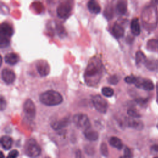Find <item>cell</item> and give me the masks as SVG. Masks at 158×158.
<instances>
[{
    "instance_id": "cell-5",
    "label": "cell",
    "mask_w": 158,
    "mask_h": 158,
    "mask_svg": "<svg viewBox=\"0 0 158 158\" xmlns=\"http://www.w3.org/2000/svg\"><path fill=\"white\" fill-rule=\"evenodd\" d=\"M92 102L95 109L99 112L104 114L108 108V104L106 99L100 95H95L92 98Z\"/></svg>"
},
{
    "instance_id": "cell-36",
    "label": "cell",
    "mask_w": 158,
    "mask_h": 158,
    "mask_svg": "<svg viewBox=\"0 0 158 158\" xmlns=\"http://www.w3.org/2000/svg\"><path fill=\"white\" fill-rule=\"evenodd\" d=\"M136 102H138V104H141V105H143V104H146V100L145 99H136Z\"/></svg>"
},
{
    "instance_id": "cell-37",
    "label": "cell",
    "mask_w": 158,
    "mask_h": 158,
    "mask_svg": "<svg viewBox=\"0 0 158 158\" xmlns=\"http://www.w3.org/2000/svg\"><path fill=\"white\" fill-rule=\"evenodd\" d=\"M156 91H157V101H158V82L156 85Z\"/></svg>"
},
{
    "instance_id": "cell-11",
    "label": "cell",
    "mask_w": 158,
    "mask_h": 158,
    "mask_svg": "<svg viewBox=\"0 0 158 158\" xmlns=\"http://www.w3.org/2000/svg\"><path fill=\"white\" fill-rule=\"evenodd\" d=\"M14 33V29L11 25L9 23L4 22L1 24L0 26V36H2L6 38L12 36Z\"/></svg>"
},
{
    "instance_id": "cell-31",
    "label": "cell",
    "mask_w": 158,
    "mask_h": 158,
    "mask_svg": "<svg viewBox=\"0 0 158 158\" xmlns=\"http://www.w3.org/2000/svg\"><path fill=\"white\" fill-rule=\"evenodd\" d=\"M132 157L133 155L131 150L128 148L126 147L124 149V155L120 158H132Z\"/></svg>"
},
{
    "instance_id": "cell-14",
    "label": "cell",
    "mask_w": 158,
    "mask_h": 158,
    "mask_svg": "<svg viewBox=\"0 0 158 158\" xmlns=\"http://www.w3.org/2000/svg\"><path fill=\"white\" fill-rule=\"evenodd\" d=\"M88 9L89 12L93 14H98L101 11V6L99 4L94 1V0H91L88 2Z\"/></svg>"
},
{
    "instance_id": "cell-43",
    "label": "cell",
    "mask_w": 158,
    "mask_h": 158,
    "mask_svg": "<svg viewBox=\"0 0 158 158\" xmlns=\"http://www.w3.org/2000/svg\"><path fill=\"white\" fill-rule=\"evenodd\" d=\"M157 103H158V101H157Z\"/></svg>"
},
{
    "instance_id": "cell-7",
    "label": "cell",
    "mask_w": 158,
    "mask_h": 158,
    "mask_svg": "<svg viewBox=\"0 0 158 158\" xmlns=\"http://www.w3.org/2000/svg\"><path fill=\"white\" fill-rule=\"evenodd\" d=\"M71 9L72 6L69 2H62L57 6V15L59 18L65 19L69 16Z\"/></svg>"
},
{
    "instance_id": "cell-21",
    "label": "cell",
    "mask_w": 158,
    "mask_h": 158,
    "mask_svg": "<svg viewBox=\"0 0 158 158\" xmlns=\"http://www.w3.org/2000/svg\"><path fill=\"white\" fill-rule=\"evenodd\" d=\"M127 2L124 1H120L117 2L116 6V10L119 14L123 15L125 14L127 12Z\"/></svg>"
},
{
    "instance_id": "cell-15",
    "label": "cell",
    "mask_w": 158,
    "mask_h": 158,
    "mask_svg": "<svg viewBox=\"0 0 158 158\" xmlns=\"http://www.w3.org/2000/svg\"><path fill=\"white\" fill-rule=\"evenodd\" d=\"M130 28H131V33L134 35L138 36L140 34L141 28H140V25H139L138 18H134L131 20L130 23Z\"/></svg>"
},
{
    "instance_id": "cell-2",
    "label": "cell",
    "mask_w": 158,
    "mask_h": 158,
    "mask_svg": "<svg viewBox=\"0 0 158 158\" xmlns=\"http://www.w3.org/2000/svg\"><path fill=\"white\" fill-rule=\"evenodd\" d=\"M40 101L48 106H57L63 101L62 95L54 90H47L41 93L39 96Z\"/></svg>"
},
{
    "instance_id": "cell-33",
    "label": "cell",
    "mask_w": 158,
    "mask_h": 158,
    "mask_svg": "<svg viewBox=\"0 0 158 158\" xmlns=\"http://www.w3.org/2000/svg\"><path fill=\"white\" fill-rule=\"evenodd\" d=\"M19 155V152L16 149L12 150L8 154V157L11 158H16Z\"/></svg>"
},
{
    "instance_id": "cell-35",
    "label": "cell",
    "mask_w": 158,
    "mask_h": 158,
    "mask_svg": "<svg viewBox=\"0 0 158 158\" xmlns=\"http://www.w3.org/2000/svg\"><path fill=\"white\" fill-rule=\"evenodd\" d=\"M75 156H76V158H84V157L83 156V154H82L80 150H77L76 151Z\"/></svg>"
},
{
    "instance_id": "cell-38",
    "label": "cell",
    "mask_w": 158,
    "mask_h": 158,
    "mask_svg": "<svg viewBox=\"0 0 158 158\" xmlns=\"http://www.w3.org/2000/svg\"><path fill=\"white\" fill-rule=\"evenodd\" d=\"M1 158H4V154H3V153H2V152H1Z\"/></svg>"
},
{
    "instance_id": "cell-22",
    "label": "cell",
    "mask_w": 158,
    "mask_h": 158,
    "mask_svg": "<svg viewBox=\"0 0 158 158\" xmlns=\"http://www.w3.org/2000/svg\"><path fill=\"white\" fill-rule=\"evenodd\" d=\"M146 61V57L145 55L144 54L143 52L141 51H137L136 53V63L137 65L141 64V63H144Z\"/></svg>"
},
{
    "instance_id": "cell-34",
    "label": "cell",
    "mask_w": 158,
    "mask_h": 158,
    "mask_svg": "<svg viewBox=\"0 0 158 158\" xmlns=\"http://www.w3.org/2000/svg\"><path fill=\"white\" fill-rule=\"evenodd\" d=\"M151 151L153 152H158V145L155 144L151 147Z\"/></svg>"
},
{
    "instance_id": "cell-18",
    "label": "cell",
    "mask_w": 158,
    "mask_h": 158,
    "mask_svg": "<svg viewBox=\"0 0 158 158\" xmlns=\"http://www.w3.org/2000/svg\"><path fill=\"white\" fill-rule=\"evenodd\" d=\"M112 33L117 38H122L124 35V29L121 25L115 24L112 27Z\"/></svg>"
},
{
    "instance_id": "cell-27",
    "label": "cell",
    "mask_w": 158,
    "mask_h": 158,
    "mask_svg": "<svg viewBox=\"0 0 158 158\" xmlns=\"http://www.w3.org/2000/svg\"><path fill=\"white\" fill-rule=\"evenodd\" d=\"M100 151H101V153L102 154V156L107 157L109 154V152H108V148H107V146L105 143H102L100 146Z\"/></svg>"
},
{
    "instance_id": "cell-13",
    "label": "cell",
    "mask_w": 158,
    "mask_h": 158,
    "mask_svg": "<svg viewBox=\"0 0 158 158\" xmlns=\"http://www.w3.org/2000/svg\"><path fill=\"white\" fill-rule=\"evenodd\" d=\"M4 60L5 62L13 65L16 64L19 60V56L14 53V52H10V53H7L5 56H4Z\"/></svg>"
},
{
    "instance_id": "cell-6",
    "label": "cell",
    "mask_w": 158,
    "mask_h": 158,
    "mask_svg": "<svg viewBox=\"0 0 158 158\" xmlns=\"http://www.w3.org/2000/svg\"><path fill=\"white\" fill-rule=\"evenodd\" d=\"M23 111L27 118L33 119L36 115V108L34 102L30 99H27L23 104Z\"/></svg>"
},
{
    "instance_id": "cell-24",
    "label": "cell",
    "mask_w": 158,
    "mask_h": 158,
    "mask_svg": "<svg viewBox=\"0 0 158 158\" xmlns=\"http://www.w3.org/2000/svg\"><path fill=\"white\" fill-rule=\"evenodd\" d=\"M145 65L150 70H156L158 64L157 61L154 60H146L145 62Z\"/></svg>"
},
{
    "instance_id": "cell-40",
    "label": "cell",
    "mask_w": 158,
    "mask_h": 158,
    "mask_svg": "<svg viewBox=\"0 0 158 158\" xmlns=\"http://www.w3.org/2000/svg\"><path fill=\"white\" fill-rule=\"evenodd\" d=\"M154 158H158V157H154Z\"/></svg>"
},
{
    "instance_id": "cell-3",
    "label": "cell",
    "mask_w": 158,
    "mask_h": 158,
    "mask_svg": "<svg viewBox=\"0 0 158 158\" xmlns=\"http://www.w3.org/2000/svg\"><path fill=\"white\" fill-rule=\"evenodd\" d=\"M24 151L26 155L31 158L38 157L41 152V149L38 143L34 139H28L24 147Z\"/></svg>"
},
{
    "instance_id": "cell-1",
    "label": "cell",
    "mask_w": 158,
    "mask_h": 158,
    "mask_svg": "<svg viewBox=\"0 0 158 158\" xmlns=\"http://www.w3.org/2000/svg\"><path fill=\"white\" fill-rule=\"evenodd\" d=\"M102 65L99 60L93 59L89 64L85 73V78L88 83L98 82L102 72Z\"/></svg>"
},
{
    "instance_id": "cell-30",
    "label": "cell",
    "mask_w": 158,
    "mask_h": 158,
    "mask_svg": "<svg viewBox=\"0 0 158 158\" xmlns=\"http://www.w3.org/2000/svg\"><path fill=\"white\" fill-rule=\"evenodd\" d=\"M107 81L110 85H117L119 81V79L117 75H113L109 77Z\"/></svg>"
},
{
    "instance_id": "cell-10",
    "label": "cell",
    "mask_w": 158,
    "mask_h": 158,
    "mask_svg": "<svg viewBox=\"0 0 158 158\" xmlns=\"http://www.w3.org/2000/svg\"><path fill=\"white\" fill-rule=\"evenodd\" d=\"M1 78L6 83L10 84L14 81L15 75L12 70L4 68L1 71Z\"/></svg>"
},
{
    "instance_id": "cell-20",
    "label": "cell",
    "mask_w": 158,
    "mask_h": 158,
    "mask_svg": "<svg viewBox=\"0 0 158 158\" xmlns=\"http://www.w3.org/2000/svg\"><path fill=\"white\" fill-rule=\"evenodd\" d=\"M109 143L112 146L118 149H120L123 148V143L121 139L116 136L111 137L109 140Z\"/></svg>"
},
{
    "instance_id": "cell-39",
    "label": "cell",
    "mask_w": 158,
    "mask_h": 158,
    "mask_svg": "<svg viewBox=\"0 0 158 158\" xmlns=\"http://www.w3.org/2000/svg\"><path fill=\"white\" fill-rule=\"evenodd\" d=\"M6 158H11V157H8V156H7Z\"/></svg>"
},
{
    "instance_id": "cell-19",
    "label": "cell",
    "mask_w": 158,
    "mask_h": 158,
    "mask_svg": "<svg viewBox=\"0 0 158 158\" xmlns=\"http://www.w3.org/2000/svg\"><path fill=\"white\" fill-rule=\"evenodd\" d=\"M127 125L128 127L137 130H141L143 128V122L140 120H138L136 119L128 120L127 122Z\"/></svg>"
},
{
    "instance_id": "cell-25",
    "label": "cell",
    "mask_w": 158,
    "mask_h": 158,
    "mask_svg": "<svg viewBox=\"0 0 158 158\" xmlns=\"http://www.w3.org/2000/svg\"><path fill=\"white\" fill-rule=\"evenodd\" d=\"M147 46L148 48L151 51L156 50V49H158V41L155 40H151L148 41Z\"/></svg>"
},
{
    "instance_id": "cell-32",
    "label": "cell",
    "mask_w": 158,
    "mask_h": 158,
    "mask_svg": "<svg viewBox=\"0 0 158 158\" xmlns=\"http://www.w3.org/2000/svg\"><path fill=\"white\" fill-rule=\"evenodd\" d=\"M6 105H7V104H6V100L4 99L3 96H1V99H0V109H1V110H4L6 107Z\"/></svg>"
},
{
    "instance_id": "cell-8",
    "label": "cell",
    "mask_w": 158,
    "mask_h": 158,
    "mask_svg": "<svg viewBox=\"0 0 158 158\" xmlns=\"http://www.w3.org/2000/svg\"><path fill=\"white\" fill-rule=\"evenodd\" d=\"M135 85L137 88L147 91L153 90L154 88L153 82L149 79L137 78V80Z\"/></svg>"
},
{
    "instance_id": "cell-12",
    "label": "cell",
    "mask_w": 158,
    "mask_h": 158,
    "mask_svg": "<svg viewBox=\"0 0 158 158\" xmlns=\"http://www.w3.org/2000/svg\"><path fill=\"white\" fill-rule=\"evenodd\" d=\"M70 123V117H65L61 120L54 121L51 123V127L56 130L62 129L66 127Z\"/></svg>"
},
{
    "instance_id": "cell-23",
    "label": "cell",
    "mask_w": 158,
    "mask_h": 158,
    "mask_svg": "<svg viewBox=\"0 0 158 158\" xmlns=\"http://www.w3.org/2000/svg\"><path fill=\"white\" fill-rule=\"evenodd\" d=\"M101 92H102V94L106 96V97H111L114 95V90L112 88H110V87H108V86H105V87H103L101 89Z\"/></svg>"
},
{
    "instance_id": "cell-17",
    "label": "cell",
    "mask_w": 158,
    "mask_h": 158,
    "mask_svg": "<svg viewBox=\"0 0 158 158\" xmlns=\"http://www.w3.org/2000/svg\"><path fill=\"white\" fill-rule=\"evenodd\" d=\"M12 139L9 136H3L1 138V144L4 149H9L12 145Z\"/></svg>"
},
{
    "instance_id": "cell-26",
    "label": "cell",
    "mask_w": 158,
    "mask_h": 158,
    "mask_svg": "<svg viewBox=\"0 0 158 158\" xmlns=\"http://www.w3.org/2000/svg\"><path fill=\"white\" fill-rule=\"evenodd\" d=\"M10 41L8 40V38L0 36V47L1 48H6L9 45Z\"/></svg>"
},
{
    "instance_id": "cell-16",
    "label": "cell",
    "mask_w": 158,
    "mask_h": 158,
    "mask_svg": "<svg viewBox=\"0 0 158 158\" xmlns=\"http://www.w3.org/2000/svg\"><path fill=\"white\" fill-rule=\"evenodd\" d=\"M85 136L90 141H96L98 139L99 135L98 132L91 128H88L84 131Z\"/></svg>"
},
{
    "instance_id": "cell-4",
    "label": "cell",
    "mask_w": 158,
    "mask_h": 158,
    "mask_svg": "<svg viewBox=\"0 0 158 158\" xmlns=\"http://www.w3.org/2000/svg\"><path fill=\"white\" fill-rule=\"evenodd\" d=\"M73 121L75 125L79 128L85 130L90 128L91 123L89 118L85 114L78 113L75 114L73 117Z\"/></svg>"
},
{
    "instance_id": "cell-41",
    "label": "cell",
    "mask_w": 158,
    "mask_h": 158,
    "mask_svg": "<svg viewBox=\"0 0 158 158\" xmlns=\"http://www.w3.org/2000/svg\"><path fill=\"white\" fill-rule=\"evenodd\" d=\"M46 158H49V157H46Z\"/></svg>"
},
{
    "instance_id": "cell-29",
    "label": "cell",
    "mask_w": 158,
    "mask_h": 158,
    "mask_svg": "<svg viewBox=\"0 0 158 158\" xmlns=\"http://www.w3.org/2000/svg\"><path fill=\"white\" fill-rule=\"evenodd\" d=\"M125 81L128 84H135L137 80V77L133 75H129L125 78Z\"/></svg>"
},
{
    "instance_id": "cell-44",
    "label": "cell",
    "mask_w": 158,
    "mask_h": 158,
    "mask_svg": "<svg viewBox=\"0 0 158 158\" xmlns=\"http://www.w3.org/2000/svg\"><path fill=\"white\" fill-rule=\"evenodd\" d=\"M157 41H158V40H157Z\"/></svg>"
},
{
    "instance_id": "cell-9",
    "label": "cell",
    "mask_w": 158,
    "mask_h": 158,
    "mask_svg": "<svg viewBox=\"0 0 158 158\" xmlns=\"http://www.w3.org/2000/svg\"><path fill=\"white\" fill-rule=\"evenodd\" d=\"M36 68L38 73L41 77L48 75L50 71V68L48 63L45 60H39L36 63Z\"/></svg>"
},
{
    "instance_id": "cell-42",
    "label": "cell",
    "mask_w": 158,
    "mask_h": 158,
    "mask_svg": "<svg viewBox=\"0 0 158 158\" xmlns=\"http://www.w3.org/2000/svg\"><path fill=\"white\" fill-rule=\"evenodd\" d=\"M157 128H158V124H157Z\"/></svg>"
},
{
    "instance_id": "cell-28",
    "label": "cell",
    "mask_w": 158,
    "mask_h": 158,
    "mask_svg": "<svg viewBox=\"0 0 158 158\" xmlns=\"http://www.w3.org/2000/svg\"><path fill=\"white\" fill-rule=\"evenodd\" d=\"M127 114L129 116L133 118H139L141 117L140 114L136 110L133 109H129L127 110Z\"/></svg>"
}]
</instances>
